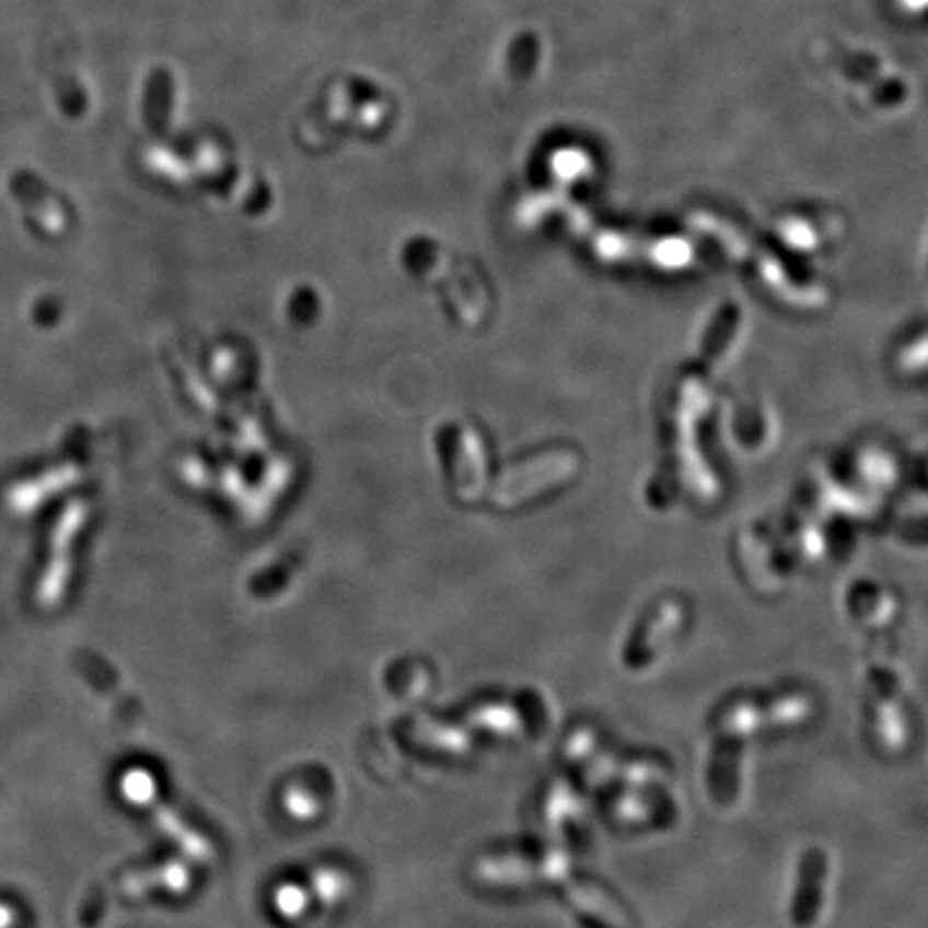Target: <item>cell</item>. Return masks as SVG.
Wrapping results in <instances>:
<instances>
[{
	"label": "cell",
	"mask_w": 928,
	"mask_h": 928,
	"mask_svg": "<svg viewBox=\"0 0 928 928\" xmlns=\"http://www.w3.org/2000/svg\"><path fill=\"white\" fill-rule=\"evenodd\" d=\"M686 624V606L680 600H662L640 619L628 640L624 649L626 666L645 671L651 664H658L666 651L673 649Z\"/></svg>",
	"instance_id": "1"
},
{
	"label": "cell",
	"mask_w": 928,
	"mask_h": 928,
	"mask_svg": "<svg viewBox=\"0 0 928 928\" xmlns=\"http://www.w3.org/2000/svg\"><path fill=\"white\" fill-rule=\"evenodd\" d=\"M537 819L544 832L550 836V843H557L566 849L587 843V811L579 789L572 780L555 778L550 780L537 802Z\"/></svg>",
	"instance_id": "2"
},
{
	"label": "cell",
	"mask_w": 928,
	"mask_h": 928,
	"mask_svg": "<svg viewBox=\"0 0 928 928\" xmlns=\"http://www.w3.org/2000/svg\"><path fill=\"white\" fill-rule=\"evenodd\" d=\"M869 727L872 744L885 756L909 751L914 742V720L905 705V688L870 686Z\"/></svg>",
	"instance_id": "3"
},
{
	"label": "cell",
	"mask_w": 928,
	"mask_h": 928,
	"mask_svg": "<svg viewBox=\"0 0 928 928\" xmlns=\"http://www.w3.org/2000/svg\"><path fill=\"white\" fill-rule=\"evenodd\" d=\"M604 811L617 827H658L673 823L675 804L658 787L619 785L604 802Z\"/></svg>",
	"instance_id": "4"
},
{
	"label": "cell",
	"mask_w": 928,
	"mask_h": 928,
	"mask_svg": "<svg viewBox=\"0 0 928 928\" xmlns=\"http://www.w3.org/2000/svg\"><path fill=\"white\" fill-rule=\"evenodd\" d=\"M564 903L580 928H626L622 901L602 883L575 874L564 883Z\"/></svg>",
	"instance_id": "5"
},
{
	"label": "cell",
	"mask_w": 928,
	"mask_h": 928,
	"mask_svg": "<svg viewBox=\"0 0 928 928\" xmlns=\"http://www.w3.org/2000/svg\"><path fill=\"white\" fill-rule=\"evenodd\" d=\"M830 860L821 849H807L800 858L789 912L798 927H812L827 909Z\"/></svg>",
	"instance_id": "6"
},
{
	"label": "cell",
	"mask_w": 928,
	"mask_h": 928,
	"mask_svg": "<svg viewBox=\"0 0 928 928\" xmlns=\"http://www.w3.org/2000/svg\"><path fill=\"white\" fill-rule=\"evenodd\" d=\"M758 698L767 733H787L804 729L811 724L819 711V700L807 686H785Z\"/></svg>",
	"instance_id": "7"
},
{
	"label": "cell",
	"mask_w": 928,
	"mask_h": 928,
	"mask_svg": "<svg viewBox=\"0 0 928 928\" xmlns=\"http://www.w3.org/2000/svg\"><path fill=\"white\" fill-rule=\"evenodd\" d=\"M174 100V78L166 67H158L149 73L142 97V113L151 129H164Z\"/></svg>",
	"instance_id": "8"
},
{
	"label": "cell",
	"mask_w": 928,
	"mask_h": 928,
	"mask_svg": "<svg viewBox=\"0 0 928 928\" xmlns=\"http://www.w3.org/2000/svg\"><path fill=\"white\" fill-rule=\"evenodd\" d=\"M858 593L870 604H865L860 600H851V611H854L856 622H860L865 628L877 630V633L894 626V622H896V600H892V595L888 591L858 589Z\"/></svg>",
	"instance_id": "9"
},
{
	"label": "cell",
	"mask_w": 928,
	"mask_h": 928,
	"mask_svg": "<svg viewBox=\"0 0 928 928\" xmlns=\"http://www.w3.org/2000/svg\"><path fill=\"white\" fill-rule=\"evenodd\" d=\"M542 57V44L540 37L531 31H524L521 35H517L508 48V71L514 80L524 82L529 80Z\"/></svg>",
	"instance_id": "10"
},
{
	"label": "cell",
	"mask_w": 928,
	"mask_h": 928,
	"mask_svg": "<svg viewBox=\"0 0 928 928\" xmlns=\"http://www.w3.org/2000/svg\"><path fill=\"white\" fill-rule=\"evenodd\" d=\"M836 67L840 73H845L849 80L860 82L870 86L877 78H881V60L869 55V53H851V50H838L834 55Z\"/></svg>",
	"instance_id": "11"
},
{
	"label": "cell",
	"mask_w": 928,
	"mask_h": 928,
	"mask_svg": "<svg viewBox=\"0 0 928 928\" xmlns=\"http://www.w3.org/2000/svg\"><path fill=\"white\" fill-rule=\"evenodd\" d=\"M872 102L881 108H894L907 100V84L901 78H877L869 86Z\"/></svg>",
	"instance_id": "12"
}]
</instances>
